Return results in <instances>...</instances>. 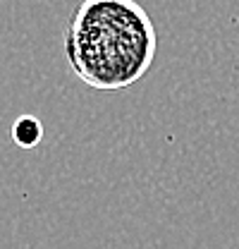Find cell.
Segmentation results:
<instances>
[{"instance_id": "obj_2", "label": "cell", "mask_w": 239, "mask_h": 249, "mask_svg": "<svg viewBox=\"0 0 239 249\" xmlns=\"http://www.w3.org/2000/svg\"><path fill=\"white\" fill-rule=\"evenodd\" d=\"M12 139L22 149H34L43 139V124H41V120L34 118V115L19 118L17 123L12 124Z\"/></svg>"}, {"instance_id": "obj_1", "label": "cell", "mask_w": 239, "mask_h": 249, "mask_svg": "<svg viewBox=\"0 0 239 249\" xmlns=\"http://www.w3.org/2000/svg\"><path fill=\"white\" fill-rule=\"evenodd\" d=\"M155 43V27L137 0H84L65 27L74 77L98 91L139 82L153 65Z\"/></svg>"}]
</instances>
